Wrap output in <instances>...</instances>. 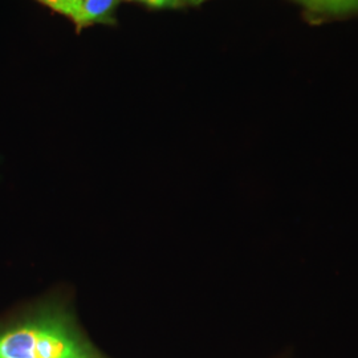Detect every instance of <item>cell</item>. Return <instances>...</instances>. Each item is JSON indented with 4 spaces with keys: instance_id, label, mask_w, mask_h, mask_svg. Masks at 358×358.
<instances>
[{
    "instance_id": "1",
    "label": "cell",
    "mask_w": 358,
    "mask_h": 358,
    "mask_svg": "<svg viewBox=\"0 0 358 358\" xmlns=\"http://www.w3.org/2000/svg\"><path fill=\"white\" fill-rule=\"evenodd\" d=\"M0 358H109L92 343L75 291L57 285L0 317Z\"/></svg>"
},
{
    "instance_id": "2",
    "label": "cell",
    "mask_w": 358,
    "mask_h": 358,
    "mask_svg": "<svg viewBox=\"0 0 358 358\" xmlns=\"http://www.w3.org/2000/svg\"><path fill=\"white\" fill-rule=\"evenodd\" d=\"M120 0H84L80 11L72 19L77 29L93 26L97 23L112 22V13Z\"/></svg>"
},
{
    "instance_id": "3",
    "label": "cell",
    "mask_w": 358,
    "mask_h": 358,
    "mask_svg": "<svg viewBox=\"0 0 358 358\" xmlns=\"http://www.w3.org/2000/svg\"><path fill=\"white\" fill-rule=\"evenodd\" d=\"M309 11L321 15L358 13V0H296Z\"/></svg>"
},
{
    "instance_id": "4",
    "label": "cell",
    "mask_w": 358,
    "mask_h": 358,
    "mask_svg": "<svg viewBox=\"0 0 358 358\" xmlns=\"http://www.w3.org/2000/svg\"><path fill=\"white\" fill-rule=\"evenodd\" d=\"M56 13H63L65 16L75 17L80 11L84 0H38Z\"/></svg>"
},
{
    "instance_id": "5",
    "label": "cell",
    "mask_w": 358,
    "mask_h": 358,
    "mask_svg": "<svg viewBox=\"0 0 358 358\" xmlns=\"http://www.w3.org/2000/svg\"><path fill=\"white\" fill-rule=\"evenodd\" d=\"M133 1H140L142 4H146L152 8H178L182 6L180 0H133Z\"/></svg>"
},
{
    "instance_id": "6",
    "label": "cell",
    "mask_w": 358,
    "mask_h": 358,
    "mask_svg": "<svg viewBox=\"0 0 358 358\" xmlns=\"http://www.w3.org/2000/svg\"><path fill=\"white\" fill-rule=\"evenodd\" d=\"M189 3H192V4H201V3H203L206 0H187Z\"/></svg>"
}]
</instances>
